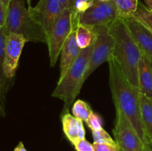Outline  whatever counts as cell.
I'll return each instance as SVG.
<instances>
[{"mask_svg": "<svg viewBox=\"0 0 152 151\" xmlns=\"http://www.w3.org/2000/svg\"><path fill=\"white\" fill-rule=\"evenodd\" d=\"M108 62L110 88L116 110L122 112L129 118L144 144H146L147 139L141 115L139 89L130 84L113 56Z\"/></svg>", "mask_w": 152, "mask_h": 151, "instance_id": "cell-1", "label": "cell"}, {"mask_svg": "<svg viewBox=\"0 0 152 151\" xmlns=\"http://www.w3.org/2000/svg\"><path fill=\"white\" fill-rule=\"evenodd\" d=\"M108 28L114 40L112 56L130 84L139 89L138 68L142 51L131 35L124 19H116Z\"/></svg>", "mask_w": 152, "mask_h": 151, "instance_id": "cell-2", "label": "cell"}, {"mask_svg": "<svg viewBox=\"0 0 152 151\" xmlns=\"http://www.w3.org/2000/svg\"><path fill=\"white\" fill-rule=\"evenodd\" d=\"M93 43L90 47L82 49L72 66L69 68L65 75L59 80L52 96L61 99L64 102L61 116L69 113L71 105L80 93L83 84L85 82V74L91 55Z\"/></svg>", "mask_w": 152, "mask_h": 151, "instance_id": "cell-3", "label": "cell"}, {"mask_svg": "<svg viewBox=\"0 0 152 151\" xmlns=\"http://www.w3.org/2000/svg\"><path fill=\"white\" fill-rule=\"evenodd\" d=\"M6 36L10 33L22 36L27 41L47 43V34L25 7V0H11L2 28Z\"/></svg>", "mask_w": 152, "mask_h": 151, "instance_id": "cell-4", "label": "cell"}, {"mask_svg": "<svg viewBox=\"0 0 152 151\" xmlns=\"http://www.w3.org/2000/svg\"><path fill=\"white\" fill-rule=\"evenodd\" d=\"M94 33L93 48L87 70L85 81L101 65L108 62L112 57L114 40L107 25L91 27Z\"/></svg>", "mask_w": 152, "mask_h": 151, "instance_id": "cell-5", "label": "cell"}, {"mask_svg": "<svg viewBox=\"0 0 152 151\" xmlns=\"http://www.w3.org/2000/svg\"><path fill=\"white\" fill-rule=\"evenodd\" d=\"M72 28L73 13L71 10L65 9L47 37L46 44L48 47L49 58L51 67L56 65L62 46L72 30Z\"/></svg>", "mask_w": 152, "mask_h": 151, "instance_id": "cell-6", "label": "cell"}, {"mask_svg": "<svg viewBox=\"0 0 152 151\" xmlns=\"http://www.w3.org/2000/svg\"><path fill=\"white\" fill-rule=\"evenodd\" d=\"M117 147L122 151H142L144 143L129 118L117 110V118L113 130Z\"/></svg>", "mask_w": 152, "mask_h": 151, "instance_id": "cell-7", "label": "cell"}, {"mask_svg": "<svg viewBox=\"0 0 152 151\" xmlns=\"http://www.w3.org/2000/svg\"><path fill=\"white\" fill-rule=\"evenodd\" d=\"M120 18V13L113 1L94 0L91 7L79 16V24L89 27L108 25Z\"/></svg>", "mask_w": 152, "mask_h": 151, "instance_id": "cell-8", "label": "cell"}, {"mask_svg": "<svg viewBox=\"0 0 152 151\" xmlns=\"http://www.w3.org/2000/svg\"><path fill=\"white\" fill-rule=\"evenodd\" d=\"M28 10L33 19L42 27L48 37L65 8L59 0H39L35 7H28Z\"/></svg>", "mask_w": 152, "mask_h": 151, "instance_id": "cell-9", "label": "cell"}, {"mask_svg": "<svg viewBox=\"0 0 152 151\" xmlns=\"http://www.w3.org/2000/svg\"><path fill=\"white\" fill-rule=\"evenodd\" d=\"M26 39L19 34L6 36L4 48V73L7 79L12 80L19 65V58Z\"/></svg>", "mask_w": 152, "mask_h": 151, "instance_id": "cell-10", "label": "cell"}, {"mask_svg": "<svg viewBox=\"0 0 152 151\" xmlns=\"http://www.w3.org/2000/svg\"><path fill=\"white\" fill-rule=\"evenodd\" d=\"M79 23V16L77 18H73V28L72 30L70 33L69 36L65 40L62 50L60 52V73H59V80L61 79L69 68L72 66L76 59L80 56L82 49L79 47L76 38V32Z\"/></svg>", "mask_w": 152, "mask_h": 151, "instance_id": "cell-11", "label": "cell"}, {"mask_svg": "<svg viewBox=\"0 0 152 151\" xmlns=\"http://www.w3.org/2000/svg\"><path fill=\"white\" fill-rule=\"evenodd\" d=\"M123 19L142 53L152 60V32L134 17Z\"/></svg>", "mask_w": 152, "mask_h": 151, "instance_id": "cell-12", "label": "cell"}, {"mask_svg": "<svg viewBox=\"0 0 152 151\" xmlns=\"http://www.w3.org/2000/svg\"><path fill=\"white\" fill-rule=\"evenodd\" d=\"M61 120L64 134L73 145L86 139V130L83 121L71 115L70 113L62 115Z\"/></svg>", "mask_w": 152, "mask_h": 151, "instance_id": "cell-13", "label": "cell"}, {"mask_svg": "<svg viewBox=\"0 0 152 151\" xmlns=\"http://www.w3.org/2000/svg\"><path fill=\"white\" fill-rule=\"evenodd\" d=\"M138 82L140 93L152 99V65L149 58L143 53L138 68Z\"/></svg>", "mask_w": 152, "mask_h": 151, "instance_id": "cell-14", "label": "cell"}, {"mask_svg": "<svg viewBox=\"0 0 152 151\" xmlns=\"http://www.w3.org/2000/svg\"><path fill=\"white\" fill-rule=\"evenodd\" d=\"M141 115L147 139L146 144L152 147V99L140 93Z\"/></svg>", "mask_w": 152, "mask_h": 151, "instance_id": "cell-15", "label": "cell"}, {"mask_svg": "<svg viewBox=\"0 0 152 151\" xmlns=\"http://www.w3.org/2000/svg\"><path fill=\"white\" fill-rule=\"evenodd\" d=\"M6 35L2 30H0V90L4 100L9 87L10 80L7 79L4 73V48H5Z\"/></svg>", "mask_w": 152, "mask_h": 151, "instance_id": "cell-16", "label": "cell"}, {"mask_svg": "<svg viewBox=\"0 0 152 151\" xmlns=\"http://www.w3.org/2000/svg\"><path fill=\"white\" fill-rule=\"evenodd\" d=\"M77 42L80 49H86L90 47L94 41V33L91 27L79 24L76 32Z\"/></svg>", "mask_w": 152, "mask_h": 151, "instance_id": "cell-17", "label": "cell"}, {"mask_svg": "<svg viewBox=\"0 0 152 151\" xmlns=\"http://www.w3.org/2000/svg\"><path fill=\"white\" fill-rule=\"evenodd\" d=\"M120 13V18L133 17L137 9L139 0H112Z\"/></svg>", "mask_w": 152, "mask_h": 151, "instance_id": "cell-18", "label": "cell"}, {"mask_svg": "<svg viewBox=\"0 0 152 151\" xmlns=\"http://www.w3.org/2000/svg\"><path fill=\"white\" fill-rule=\"evenodd\" d=\"M133 17L152 32V11L140 1Z\"/></svg>", "mask_w": 152, "mask_h": 151, "instance_id": "cell-19", "label": "cell"}, {"mask_svg": "<svg viewBox=\"0 0 152 151\" xmlns=\"http://www.w3.org/2000/svg\"><path fill=\"white\" fill-rule=\"evenodd\" d=\"M92 110L87 102L83 100H77L72 107V113L74 117L83 121H86L92 113Z\"/></svg>", "mask_w": 152, "mask_h": 151, "instance_id": "cell-20", "label": "cell"}, {"mask_svg": "<svg viewBox=\"0 0 152 151\" xmlns=\"http://www.w3.org/2000/svg\"><path fill=\"white\" fill-rule=\"evenodd\" d=\"M92 136H93L94 143L108 144L117 146L115 140H114L108 134V132L105 131L103 128L98 130H93Z\"/></svg>", "mask_w": 152, "mask_h": 151, "instance_id": "cell-21", "label": "cell"}, {"mask_svg": "<svg viewBox=\"0 0 152 151\" xmlns=\"http://www.w3.org/2000/svg\"><path fill=\"white\" fill-rule=\"evenodd\" d=\"M94 0H77L74 7V11L73 13V17H78L80 15L84 13L86 10H88Z\"/></svg>", "mask_w": 152, "mask_h": 151, "instance_id": "cell-22", "label": "cell"}, {"mask_svg": "<svg viewBox=\"0 0 152 151\" xmlns=\"http://www.w3.org/2000/svg\"><path fill=\"white\" fill-rule=\"evenodd\" d=\"M85 122L86 123L88 127L91 130V131L100 130V129L102 128V126H103V121H102V117L98 115L97 113H95L94 112H92L90 116L88 117V118Z\"/></svg>", "mask_w": 152, "mask_h": 151, "instance_id": "cell-23", "label": "cell"}, {"mask_svg": "<svg viewBox=\"0 0 152 151\" xmlns=\"http://www.w3.org/2000/svg\"><path fill=\"white\" fill-rule=\"evenodd\" d=\"M77 151H94L92 144L88 142L86 139L80 140L74 145Z\"/></svg>", "mask_w": 152, "mask_h": 151, "instance_id": "cell-24", "label": "cell"}, {"mask_svg": "<svg viewBox=\"0 0 152 151\" xmlns=\"http://www.w3.org/2000/svg\"><path fill=\"white\" fill-rule=\"evenodd\" d=\"M93 146L94 151H117L118 149L117 146L108 144L94 143Z\"/></svg>", "mask_w": 152, "mask_h": 151, "instance_id": "cell-25", "label": "cell"}, {"mask_svg": "<svg viewBox=\"0 0 152 151\" xmlns=\"http://www.w3.org/2000/svg\"><path fill=\"white\" fill-rule=\"evenodd\" d=\"M7 10L0 1V30H2L4 26L6 17H7Z\"/></svg>", "mask_w": 152, "mask_h": 151, "instance_id": "cell-26", "label": "cell"}, {"mask_svg": "<svg viewBox=\"0 0 152 151\" xmlns=\"http://www.w3.org/2000/svg\"><path fill=\"white\" fill-rule=\"evenodd\" d=\"M76 1L77 0H59V1L61 3L64 8L71 10L72 13H74V11Z\"/></svg>", "mask_w": 152, "mask_h": 151, "instance_id": "cell-27", "label": "cell"}, {"mask_svg": "<svg viewBox=\"0 0 152 151\" xmlns=\"http://www.w3.org/2000/svg\"><path fill=\"white\" fill-rule=\"evenodd\" d=\"M5 116V111H4V100L3 99L0 90V117Z\"/></svg>", "mask_w": 152, "mask_h": 151, "instance_id": "cell-28", "label": "cell"}, {"mask_svg": "<svg viewBox=\"0 0 152 151\" xmlns=\"http://www.w3.org/2000/svg\"><path fill=\"white\" fill-rule=\"evenodd\" d=\"M13 151H28V150L25 149V146H24L23 143H22V142H20L19 144H18L17 146L15 147L14 150H13Z\"/></svg>", "mask_w": 152, "mask_h": 151, "instance_id": "cell-29", "label": "cell"}, {"mask_svg": "<svg viewBox=\"0 0 152 151\" xmlns=\"http://www.w3.org/2000/svg\"><path fill=\"white\" fill-rule=\"evenodd\" d=\"M145 6L152 11V0H144Z\"/></svg>", "mask_w": 152, "mask_h": 151, "instance_id": "cell-30", "label": "cell"}, {"mask_svg": "<svg viewBox=\"0 0 152 151\" xmlns=\"http://www.w3.org/2000/svg\"><path fill=\"white\" fill-rule=\"evenodd\" d=\"M10 1H11V0H0V1L2 3V4L5 7V8L7 9V8H8V6H9V4H10Z\"/></svg>", "mask_w": 152, "mask_h": 151, "instance_id": "cell-31", "label": "cell"}, {"mask_svg": "<svg viewBox=\"0 0 152 151\" xmlns=\"http://www.w3.org/2000/svg\"><path fill=\"white\" fill-rule=\"evenodd\" d=\"M142 151H152V147L149 144H145Z\"/></svg>", "mask_w": 152, "mask_h": 151, "instance_id": "cell-32", "label": "cell"}, {"mask_svg": "<svg viewBox=\"0 0 152 151\" xmlns=\"http://www.w3.org/2000/svg\"><path fill=\"white\" fill-rule=\"evenodd\" d=\"M27 1H28V7H31V0H27Z\"/></svg>", "mask_w": 152, "mask_h": 151, "instance_id": "cell-33", "label": "cell"}, {"mask_svg": "<svg viewBox=\"0 0 152 151\" xmlns=\"http://www.w3.org/2000/svg\"><path fill=\"white\" fill-rule=\"evenodd\" d=\"M99 1H112V0H99Z\"/></svg>", "mask_w": 152, "mask_h": 151, "instance_id": "cell-34", "label": "cell"}, {"mask_svg": "<svg viewBox=\"0 0 152 151\" xmlns=\"http://www.w3.org/2000/svg\"><path fill=\"white\" fill-rule=\"evenodd\" d=\"M117 151H122V150H121L119 149V148H118V149H117Z\"/></svg>", "mask_w": 152, "mask_h": 151, "instance_id": "cell-35", "label": "cell"}, {"mask_svg": "<svg viewBox=\"0 0 152 151\" xmlns=\"http://www.w3.org/2000/svg\"><path fill=\"white\" fill-rule=\"evenodd\" d=\"M151 65H152V60H151Z\"/></svg>", "mask_w": 152, "mask_h": 151, "instance_id": "cell-36", "label": "cell"}]
</instances>
